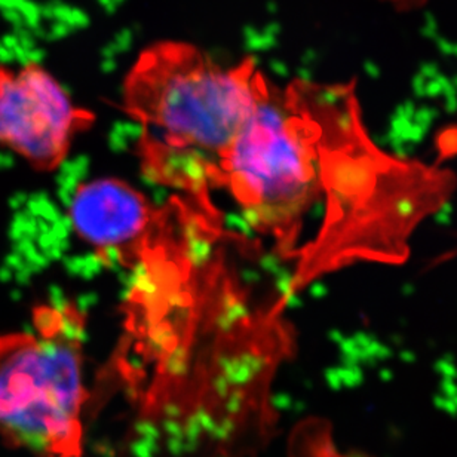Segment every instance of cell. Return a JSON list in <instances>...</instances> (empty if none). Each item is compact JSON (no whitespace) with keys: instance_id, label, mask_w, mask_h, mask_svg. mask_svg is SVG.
I'll use <instances>...</instances> for the list:
<instances>
[{"instance_id":"6da1fadb","label":"cell","mask_w":457,"mask_h":457,"mask_svg":"<svg viewBox=\"0 0 457 457\" xmlns=\"http://www.w3.org/2000/svg\"><path fill=\"white\" fill-rule=\"evenodd\" d=\"M221 180L251 228L287 257L306 219L324 205L311 263L321 259L322 270L404 259L410 233L440 207L450 186L441 172L376 149L345 89H279L266 76Z\"/></svg>"},{"instance_id":"3957f363","label":"cell","mask_w":457,"mask_h":457,"mask_svg":"<svg viewBox=\"0 0 457 457\" xmlns=\"http://www.w3.org/2000/svg\"><path fill=\"white\" fill-rule=\"evenodd\" d=\"M85 318L42 304L33 330L0 333V441L31 457H80Z\"/></svg>"},{"instance_id":"7a4b0ae2","label":"cell","mask_w":457,"mask_h":457,"mask_svg":"<svg viewBox=\"0 0 457 457\" xmlns=\"http://www.w3.org/2000/svg\"><path fill=\"white\" fill-rule=\"evenodd\" d=\"M263 79L253 60L223 67L185 42L145 49L122 88L123 111L141 125L143 171L190 194L223 187V162Z\"/></svg>"},{"instance_id":"277c9868","label":"cell","mask_w":457,"mask_h":457,"mask_svg":"<svg viewBox=\"0 0 457 457\" xmlns=\"http://www.w3.org/2000/svg\"><path fill=\"white\" fill-rule=\"evenodd\" d=\"M96 116L71 102L66 89L37 62L0 66V147L35 171L60 168Z\"/></svg>"},{"instance_id":"5b68a950","label":"cell","mask_w":457,"mask_h":457,"mask_svg":"<svg viewBox=\"0 0 457 457\" xmlns=\"http://www.w3.org/2000/svg\"><path fill=\"white\" fill-rule=\"evenodd\" d=\"M69 217L76 235L100 259L125 266L145 260L158 225V212L149 199L118 179L78 186Z\"/></svg>"}]
</instances>
